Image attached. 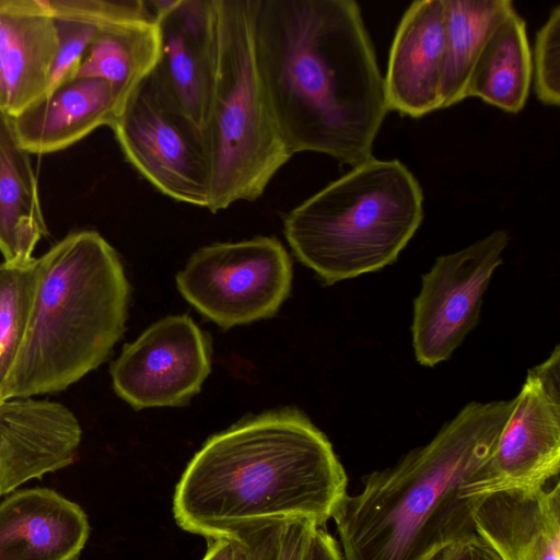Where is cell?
Wrapping results in <instances>:
<instances>
[{"label": "cell", "instance_id": "6da1fadb", "mask_svg": "<svg viewBox=\"0 0 560 560\" xmlns=\"http://www.w3.org/2000/svg\"><path fill=\"white\" fill-rule=\"evenodd\" d=\"M254 47L278 132L292 155L355 166L388 113L384 79L354 0H257Z\"/></svg>", "mask_w": 560, "mask_h": 560}, {"label": "cell", "instance_id": "7a4b0ae2", "mask_svg": "<svg viewBox=\"0 0 560 560\" xmlns=\"http://www.w3.org/2000/svg\"><path fill=\"white\" fill-rule=\"evenodd\" d=\"M327 436L294 409L247 418L209 438L175 489L177 525L207 540L310 521L324 527L347 493Z\"/></svg>", "mask_w": 560, "mask_h": 560}, {"label": "cell", "instance_id": "3957f363", "mask_svg": "<svg viewBox=\"0 0 560 560\" xmlns=\"http://www.w3.org/2000/svg\"><path fill=\"white\" fill-rule=\"evenodd\" d=\"M514 398L471 401L435 436L363 478L332 515L343 560H431L477 536L466 487L491 454Z\"/></svg>", "mask_w": 560, "mask_h": 560}, {"label": "cell", "instance_id": "277c9868", "mask_svg": "<svg viewBox=\"0 0 560 560\" xmlns=\"http://www.w3.org/2000/svg\"><path fill=\"white\" fill-rule=\"evenodd\" d=\"M38 266L30 324L0 401L66 389L97 369L125 330L130 287L98 232L68 234Z\"/></svg>", "mask_w": 560, "mask_h": 560}, {"label": "cell", "instance_id": "5b68a950", "mask_svg": "<svg viewBox=\"0 0 560 560\" xmlns=\"http://www.w3.org/2000/svg\"><path fill=\"white\" fill-rule=\"evenodd\" d=\"M423 219V192L399 160L371 158L283 218L295 257L326 284L396 261Z\"/></svg>", "mask_w": 560, "mask_h": 560}, {"label": "cell", "instance_id": "8992f818", "mask_svg": "<svg viewBox=\"0 0 560 560\" xmlns=\"http://www.w3.org/2000/svg\"><path fill=\"white\" fill-rule=\"evenodd\" d=\"M256 2L213 0L215 81L206 138L211 212L259 198L293 156L278 132L257 69Z\"/></svg>", "mask_w": 560, "mask_h": 560}, {"label": "cell", "instance_id": "52a82bcc", "mask_svg": "<svg viewBox=\"0 0 560 560\" xmlns=\"http://www.w3.org/2000/svg\"><path fill=\"white\" fill-rule=\"evenodd\" d=\"M180 294L222 328L277 313L292 284V264L281 242L256 236L196 250L176 276Z\"/></svg>", "mask_w": 560, "mask_h": 560}, {"label": "cell", "instance_id": "ba28073f", "mask_svg": "<svg viewBox=\"0 0 560 560\" xmlns=\"http://www.w3.org/2000/svg\"><path fill=\"white\" fill-rule=\"evenodd\" d=\"M560 470V348L528 370L489 457L470 478L466 494L539 487Z\"/></svg>", "mask_w": 560, "mask_h": 560}, {"label": "cell", "instance_id": "9c48e42d", "mask_svg": "<svg viewBox=\"0 0 560 560\" xmlns=\"http://www.w3.org/2000/svg\"><path fill=\"white\" fill-rule=\"evenodd\" d=\"M508 244L509 234L497 230L438 257L422 276L411 324L413 352L421 365L448 360L477 325L485 292Z\"/></svg>", "mask_w": 560, "mask_h": 560}, {"label": "cell", "instance_id": "30bf717a", "mask_svg": "<svg viewBox=\"0 0 560 560\" xmlns=\"http://www.w3.org/2000/svg\"><path fill=\"white\" fill-rule=\"evenodd\" d=\"M160 58L149 80L163 104L203 145L215 81L213 0H150Z\"/></svg>", "mask_w": 560, "mask_h": 560}, {"label": "cell", "instance_id": "8fae6325", "mask_svg": "<svg viewBox=\"0 0 560 560\" xmlns=\"http://www.w3.org/2000/svg\"><path fill=\"white\" fill-rule=\"evenodd\" d=\"M132 167L161 194L208 207L206 150L163 104L149 78L122 104L110 126Z\"/></svg>", "mask_w": 560, "mask_h": 560}, {"label": "cell", "instance_id": "7c38bea8", "mask_svg": "<svg viewBox=\"0 0 560 560\" xmlns=\"http://www.w3.org/2000/svg\"><path fill=\"white\" fill-rule=\"evenodd\" d=\"M211 370V341L187 315L166 316L124 346L110 366L116 394L135 409L185 405Z\"/></svg>", "mask_w": 560, "mask_h": 560}, {"label": "cell", "instance_id": "4fadbf2b", "mask_svg": "<svg viewBox=\"0 0 560 560\" xmlns=\"http://www.w3.org/2000/svg\"><path fill=\"white\" fill-rule=\"evenodd\" d=\"M81 439L79 420L60 402L0 401V498L73 464Z\"/></svg>", "mask_w": 560, "mask_h": 560}, {"label": "cell", "instance_id": "5bb4252c", "mask_svg": "<svg viewBox=\"0 0 560 560\" xmlns=\"http://www.w3.org/2000/svg\"><path fill=\"white\" fill-rule=\"evenodd\" d=\"M445 61L443 0H418L392 42L384 91L388 112L419 118L442 108Z\"/></svg>", "mask_w": 560, "mask_h": 560}, {"label": "cell", "instance_id": "9a60e30c", "mask_svg": "<svg viewBox=\"0 0 560 560\" xmlns=\"http://www.w3.org/2000/svg\"><path fill=\"white\" fill-rule=\"evenodd\" d=\"M474 523L500 560H560L559 480L481 495Z\"/></svg>", "mask_w": 560, "mask_h": 560}, {"label": "cell", "instance_id": "2e32d148", "mask_svg": "<svg viewBox=\"0 0 560 560\" xmlns=\"http://www.w3.org/2000/svg\"><path fill=\"white\" fill-rule=\"evenodd\" d=\"M89 535L83 509L54 489L15 490L0 502V560H78Z\"/></svg>", "mask_w": 560, "mask_h": 560}, {"label": "cell", "instance_id": "e0dca14e", "mask_svg": "<svg viewBox=\"0 0 560 560\" xmlns=\"http://www.w3.org/2000/svg\"><path fill=\"white\" fill-rule=\"evenodd\" d=\"M122 104L108 82L73 78L12 117V124L20 144L30 154H48L74 144L102 126L110 127Z\"/></svg>", "mask_w": 560, "mask_h": 560}, {"label": "cell", "instance_id": "ac0fdd59", "mask_svg": "<svg viewBox=\"0 0 560 560\" xmlns=\"http://www.w3.org/2000/svg\"><path fill=\"white\" fill-rule=\"evenodd\" d=\"M57 47L55 19L34 0H0V108L9 116L44 95Z\"/></svg>", "mask_w": 560, "mask_h": 560}, {"label": "cell", "instance_id": "d6986e66", "mask_svg": "<svg viewBox=\"0 0 560 560\" xmlns=\"http://www.w3.org/2000/svg\"><path fill=\"white\" fill-rule=\"evenodd\" d=\"M48 233L30 153L20 144L12 117L0 108V253L25 264Z\"/></svg>", "mask_w": 560, "mask_h": 560}, {"label": "cell", "instance_id": "ffe728a7", "mask_svg": "<svg viewBox=\"0 0 560 560\" xmlns=\"http://www.w3.org/2000/svg\"><path fill=\"white\" fill-rule=\"evenodd\" d=\"M533 81L526 23L513 7L494 26L468 81L466 98L478 97L517 114L526 105Z\"/></svg>", "mask_w": 560, "mask_h": 560}, {"label": "cell", "instance_id": "44dd1931", "mask_svg": "<svg viewBox=\"0 0 560 560\" xmlns=\"http://www.w3.org/2000/svg\"><path fill=\"white\" fill-rule=\"evenodd\" d=\"M160 49L155 20L103 27L91 42L74 78L104 80L125 103L152 74Z\"/></svg>", "mask_w": 560, "mask_h": 560}, {"label": "cell", "instance_id": "7402d4cb", "mask_svg": "<svg viewBox=\"0 0 560 560\" xmlns=\"http://www.w3.org/2000/svg\"><path fill=\"white\" fill-rule=\"evenodd\" d=\"M445 61L442 108L466 98L474 65L498 22L514 7L510 0H443Z\"/></svg>", "mask_w": 560, "mask_h": 560}, {"label": "cell", "instance_id": "603a6c76", "mask_svg": "<svg viewBox=\"0 0 560 560\" xmlns=\"http://www.w3.org/2000/svg\"><path fill=\"white\" fill-rule=\"evenodd\" d=\"M38 275V258L25 264H0V388L26 335Z\"/></svg>", "mask_w": 560, "mask_h": 560}, {"label": "cell", "instance_id": "cb8c5ba5", "mask_svg": "<svg viewBox=\"0 0 560 560\" xmlns=\"http://www.w3.org/2000/svg\"><path fill=\"white\" fill-rule=\"evenodd\" d=\"M36 8L54 19L86 22L100 28L155 20L143 0H34Z\"/></svg>", "mask_w": 560, "mask_h": 560}, {"label": "cell", "instance_id": "d4e9b609", "mask_svg": "<svg viewBox=\"0 0 560 560\" xmlns=\"http://www.w3.org/2000/svg\"><path fill=\"white\" fill-rule=\"evenodd\" d=\"M533 79L538 100L547 106L560 103V5L549 13L536 36L532 55Z\"/></svg>", "mask_w": 560, "mask_h": 560}, {"label": "cell", "instance_id": "484cf974", "mask_svg": "<svg viewBox=\"0 0 560 560\" xmlns=\"http://www.w3.org/2000/svg\"><path fill=\"white\" fill-rule=\"evenodd\" d=\"M55 24L58 47L44 95L75 77L91 42L100 30L96 25L67 19H55Z\"/></svg>", "mask_w": 560, "mask_h": 560}, {"label": "cell", "instance_id": "4316f807", "mask_svg": "<svg viewBox=\"0 0 560 560\" xmlns=\"http://www.w3.org/2000/svg\"><path fill=\"white\" fill-rule=\"evenodd\" d=\"M317 527L304 520L283 524L277 560H305Z\"/></svg>", "mask_w": 560, "mask_h": 560}, {"label": "cell", "instance_id": "83f0119b", "mask_svg": "<svg viewBox=\"0 0 560 560\" xmlns=\"http://www.w3.org/2000/svg\"><path fill=\"white\" fill-rule=\"evenodd\" d=\"M282 525L266 527L238 540L236 560H277Z\"/></svg>", "mask_w": 560, "mask_h": 560}, {"label": "cell", "instance_id": "f1b7e54d", "mask_svg": "<svg viewBox=\"0 0 560 560\" xmlns=\"http://www.w3.org/2000/svg\"><path fill=\"white\" fill-rule=\"evenodd\" d=\"M450 560H500L478 536L452 547Z\"/></svg>", "mask_w": 560, "mask_h": 560}, {"label": "cell", "instance_id": "f546056e", "mask_svg": "<svg viewBox=\"0 0 560 560\" xmlns=\"http://www.w3.org/2000/svg\"><path fill=\"white\" fill-rule=\"evenodd\" d=\"M305 560H343L338 542L329 533L315 534Z\"/></svg>", "mask_w": 560, "mask_h": 560}, {"label": "cell", "instance_id": "4dcf8cb0", "mask_svg": "<svg viewBox=\"0 0 560 560\" xmlns=\"http://www.w3.org/2000/svg\"><path fill=\"white\" fill-rule=\"evenodd\" d=\"M238 541L229 539L208 540V549L202 560H236Z\"/></svg>", "mask_w": 560, "mask_h": 560}, {"label": "cell", "instance_id": "1f68e13d", "mask_svg": "<svg viewBox=\"0 0 560 560\" xmlns=\"http://www.w3.org/2000/svg\"><path fill=\"white\" fill-rule=\"evenodd\" d=\"M451 551H452V547L441 551L435 557H433L431 560H450Z\"/></svg>", "mask_w": 560, "mask_h": 560}]
</instances>
